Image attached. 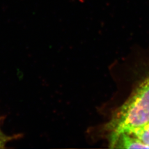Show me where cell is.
Returning a JSON list of instances; mask_svg holds the SVG:
<instances>
[{
  "label": "cell",
  "mask_w": 149,
  "mask_h": 149,
  "mask_svg": "<svg viewBox=\"0 0 149 149\" xmlns=\"http://www.w3.org/2000/svg\"><path fill=\"white\" fill-rule=\"evenodd\" d=\"M117 145V148L122 149H149V146L143 143L138 139L131 134L127 133L122 134L119 136L114 147Z\"/></svg>",
  "instance_id": "7a4b0ae2"
},
{
  "label": "cell",
  "mask_w": 149,
  "mask_h": 149,
  "mask_svg": "<svg viewBox=\"0 0 149 149\" xmlns=\"http://www.w3.org/2000/svg\"><path fill=\"white\" fill-rule=\"evenodd\" d=\"M128 134L133 135L149 147V122L134 129Z\"/></svg>",
  "instance_id": "3957f363"
},
{
  "label": "cell",
  "mask_w": 149,
  "mask_h": 149,
  "mask_svg": "<svg viewBox=\"0 0 149 149\" xmlns=\"http://www.w3.org/2000/svg\"><path fill=\"white\" fill-rule=\"evenodd\" d=\"M4 141V139H3V136H1V133H0V148H2V145H3Z\"/></svg>",
  "instance_id": "277c9868"
},
{
  "label": "cell",
  "mask_w": 149,
  "mask_h": 149,
  "mask_svg": "<svg viewBox=\"0 0 149 149\" xmlns=\"http://www.w3.org/2000/svg\"><path fill=\"white\" fill-rule=\"evenodd\" d=\"M149 122V78L135 90L108 123L111 146L114 147L121 134L129 133Z\"/></svg>",
  "instance_id": "6da1fadb"
}]
</instances>
